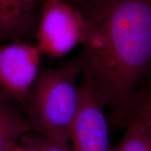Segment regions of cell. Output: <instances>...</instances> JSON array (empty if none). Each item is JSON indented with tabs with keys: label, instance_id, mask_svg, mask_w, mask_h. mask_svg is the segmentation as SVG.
Wrapping results in <instances>:
<instances>
[{
	"label": "cell",
	"instance_id": "cell-1",
	"mask_svg": "<svg viewBox=\"0 0 151 151\" xmlns=\"http://www.w3.org/2000/svg\"><path fill=\"white\" fill-rule=\"evenodd\" d=\"M81 13V74L117 124L151 72V0H91Z\"/></svg>",
	"mask_w": 151,
	"mask_h": 151
},
{
	"label": "cell",
	"instance_id": "cell-2",
	"mask_svg": "<svg viewBox=\"0 0 151 151\" xmlns=\"http://www.w3.org/2000/svg\"><path fill=\"white\" fill-rule=\"evenodd\" d=\"M81 74L78 56L61 67L40 69L25 106L32 132L68 144L80 101L77 77Z\"/></svg>",
	"mask_w": 151,
	"mask_h": 151
},
{
	"label": "cell",
	"instance_id": "cell-3",
	"mask_svg": "<svg viewBox=\"0 0 151 151\" xmlns=\"http://www.w3.org/2000/svg\"><path fill=\"white\" fill-rule=\"evenodd\" d=\"M86 24L81 11L65 0H45L35 35L41 54L61 58L81 45Z\"/></svg>",
	"mask_w": 151,
	"mask_h": 151
},
{
	"label": "cell",
	"instance_id": "cell-4",
	"mask_svg": "<svg viewBox=\"0 0 151 151\" xmlns=\"http://www.w3.org/2000/svg\"><path fill=\"white\" fill-rule=\"evenodd\" d=\"M41 52L24 41L0 45V91L12 101L26 106L40 71Z\"/></svg>",
	"mask_w": 151,
	"mask_h": 151
},
{
	"label": "cell",
	"instance_id": "cell-5",
	"mask_svg": "<svg viewBox=\"0 0 151 151\" xmlns=\"http://www.w3.org/2000/svg\"><path fill=\"white\" fill-rule=\"evenodd\" d=\"M104 109L91 82L83 78L79 105L70 129V151H112Z\"/></svg>",
	"mask_w": 151,
	"mask_h": 151
},
{
	"label": "cell",
	"instance_id": "cell-6",
	"mask_svg": "<svg viewBox=\"0 0 151 151\" xmlns=\"http://www.w3.org/2000/svg\"><path fill=\"white\" fill-rule=\"evenodd\" d=\"M42 0H0V43L35 38Z\"/></svg>",
	"mask_w": 151,
	"mask_h": 151
},
{
	"label": "cell",
	"instance_id": "cell-7",
	"mask_svg": "<svg viewBox=\"0 0 151 151\" xmlns=\"http://www.w3.org/2000/svg\"><path fill=\"white\" fill-rule=\"evenodd\" d=\"M11 101L0 91V151L10 150L32 132L27 117Z\"/></svg>",
	"mask_w": 151,
	"mask_h": 151
},
{
	"label": "cell",
	"instance_id": "cell-8",
	"mask_svg": "<svg viewBox=\"0 0 151 151\" xmlns=\"http://www.w3.org/2000/svg\"><path fill=\"white\" fill-rule=\"evenodd\" d=\"M131 123L140 124L151 136V72L136 90L117 125L126 127Z\"/></svg>",
	"mask_w": 151,
	"mask_h": 151
},
{
	"label": "cell",
	"instance_id": "cell-9",
	"mask_svg": "<svg viewBox=\"0 0 151 151\" xmlns=\"http://www.w3.org/2000/svg\"><path fill=\"white\" fill-rule=\"evenodd\" d=\"M112 151H151V136L140 124L131 123Z\"/></svg>",
	"mask_w": 151,
	"mask_h": 151
},
{
	"label": "cell",
	"instance_id": "cell-10",
	"mask_svg": "<svg viewBox=\"0 0 151 151\" xmlns=\"http://www.w3.org/2000/svg\"><path fill=\"white\" fill-rule=\"evenodd\" d=\"M19 144L30 147L36 151H70L67 145L60 144L34 132L24 135Z\"/></svg>",
	"mask_w": 151,
	"mask_h": 151
},
{
	"label": "cell",
	"instance_id": "cell-11",
	"mask_svg": "<svg viewBox=\"0 0 151 151\" xmlns=\"http://www.w3.org/2000/svg\"><path fill=\"white\" fill-rule=\"evenodd\" d=\"M9 151H36L35 150H34L30 147H28V146L22 145H18L14 146L13 149H11Z\"/></svg>",
	"mask_w": 151,
	"mask_h": 151
},
{
	"label": "cell",
	"instance_id": "cell-12",
	"mask_svg": "<svg viewBox=\"0 0 151 151\" xmlns=\"http://www.w3.org/2000/svg\"><path fill=\"white\" fill-rule=\"evenodd\" d=\"M44 1H45V0H42V2H44Z\"/></svg>",
	"mask_w": 151,
	"mask_h": 151
}]
</instances>
